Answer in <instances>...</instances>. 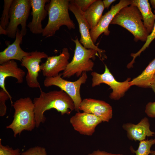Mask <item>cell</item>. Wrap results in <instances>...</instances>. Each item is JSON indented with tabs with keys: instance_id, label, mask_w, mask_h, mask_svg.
Listing matches in <instances>:
<instances>
[{
	"instance_id": "obj_20",
	"label": "cell",
	"mask_w": 155,
	"mask_h": 155,
	"mask_svg": "<svg viewBox=\"0 0 155 155\" xmlns=\"http://www.w3.org/2000/svg\"><path fill=\"white\" fill-rule=\"evenodd\" d=\"M104 9L101 0H96L84 12V16L89 25L91 30L96 26L102 16Z\"/></svg>"
},
{
	"instance_id": "obj_30",
	"label": "cell",
	"mask_w": 155,
	"mask_h": 155,
	"mask_svg": "<svg viewBox=\"0 0 155 155\" xmlns=\"http://www.w3.org/2000/svg\"><path fill=\"white\" fill-rule=\"evenodd\" d=\"M88 155H124L122 154H113L106 152L105 151H101L99 150L94 151L88 154Z\"/></svg>"
},
{
	"instance_id": "obj_29",
	"label": "cell",
	"mask_w": 155,
	"mask_h": 155,
	"mask_svg": "<svg viewBox=\"0 0 155 155\" xmlns=\"http://www.w3.org/2000/svg\"><path fill=\"white\" fill-rule=\"evenodd\" d=\"M145 112L149 117L155 118V102H149L146 104Z\"/></svg>"
},
{
	"instance_id": "obj_10",
	"label": "cell",
	"mask_w": 155,
	"mask_h": 155,
	"mask_svg": "<svg viewBox=\"0 0 155 155\" xmlns=\"http://www.w3.org/2000/svg\"><path fill=\"white\" fill-rule=\"evenodd\" d=\"M48 57L44 52L36 50L31 52L29 55L23 58L21 65L25 67L27 70L26 81L30 88H40L37 79L39 73L41 71L39 64L42 59L47 58Z\"/></svg>"
},
{
	"instance_id": "obj_6",
	"label": "cell",
	"mask_w": 155,
	"mask_h": 155,
	"mask_svg": "<svg viewBox=\"0 0 155 155\" xmlns=\"http://www.w3.org/2000/svg\"><path fill=\"white\" fill-rule=\"evenodd\" d=\"M31 8L30 0H14L9 11V21L6 29L8 36L16 38L18 26L20 25L21 34L24 36L27 33L26 22Z\"/></svg>"
},
{
	"instance_id": "obj_17",
	"label": "cell",
	"mask_w": 155,
	"mask_h": 155,
	"mask_svg": "<svg viewBox=\"0 0 155 155\" xmlns=\"http://www.w3.org/2000/svg\"><path fill=\"white\" fill-rule=\"evenodd\" d=\"M23 36L18 28L15 40L12 44L9 45L3 51L0 52V64L11 60H16L21 62L23 58L29 55L30 52L24 51L21 48Z\"/></svg>"
},
{
	"instance_id": "obj_8",
	"label": "cell",
	"mask_w": 155,
	"mask_h": 155,
	"mask_svg": "<svg viewBox=\"0 0 155 155\" xmlns=\"http://www.w3.org/2000/svg\"><path fill=\"white\" fill-rule=\"evenodd\" d=\"M91 74L92 77V86L94 87L102 83L108 85L112 90L109 95L110 98L112 100L119 99L131 86L130 84V78H128L123 82L117 81L106 65L103 73L99 74L94 71Z\"/></svg>"
},
{
	"instance_id": "obj_35",
	"label": "cell",
	"mask_w": 155,
	"mask_h": 155,
	"mask_svg": "<svg viewBox=\"0 0 155 155\" xmlns=\"http://www.w3.org/2000/svg\"><path fill=\"white\" fill-rule=\"evenodd\" d=\"M150 154V155H155V150H151Z\"/></svg>"
},
{
	"instance_id": "obj_12",
	"label": "cell",
	"mask_w": 155,
	"mask_h": 155,
	"mask_svg": "<svg viewBox=\"0 0 155 155\" xmlns=\"http://www.w3.org/2000/svg\"><path fill=\"white\" fill-rule=\"evenodd\" d=\"M70 54L67 48H64L59 55L49 56L46 61L42 63L40 69L43 75L46 78L55 77L63 71L69 63Z\"/></svg>"
},
{
	"instance_id": "obj_9",
	"label": "cell",
	"mask_w": 155,
	"mask_h": 155,
	"mask_svg": "<svg viewBox=\"0 0 155 155\" xmlns=\"http://www.w3.org/2000/svg\"><path fill=\"white\" fill-rule=\"evenodd\" d=\"M69 10L74 14L78 21L81 36L80 43L86 49L96 51L102 59L106 58L105 50L99 49L93 43L90 36L89 25L84 16L83 12L74 0L70 1Z\"/></svg>"
},
{
	"instance_id": "obj_28",
	"label": "cell",
	"mask_w": 155,
	"mask_h": 155,
	"mask_svg": "<svg viewBox=\"0 0 155 155\" xmlns=\"http://www.w3.org/2000/svg\"><path fill=\"white\" fill-rule=\"evenodd\" d=\"M96 0H74L75 2L78 5L81 10L85 12L90 6Z\"/></svg>"
},
{
	"instance_id": "obj_34",
	"label": "cell",
	"mask_w": 155,
	"mask_h": 155,
	"mask_svg": "<svg viewBox=\"0 0 155 155\" xmlns=\"http://www.w3.org/2000/svg\"><path fill=\"white\" fill-rule=\"evenodd\" d=\"M150 3L152 5V7L155 10V0H150Z\"/></svg>"
},
{
	"instance_id": "obj_31",
	"label": "cell",
	"mask_w": 155,
	"mask_h": 155,
	"mask_svg": "<svg viewBox=\"0 0 155 155\" xmlns=\"http://www.w3.org/2000/svg\"><path fill=\"white\" fill-rule=\"evenodd\" d=\"M115 0H104L102 2L104 8L108 9L111 5L113 2L115 1Z\"/></svg>"
},
{
	"instance_id": "obj_23",
	"label": "cell",
	"mask_w": 155,
	"mask_h": 155,
	"mask_svg": "<svg viewBox=\"0 0 155 155\" xmlns=\"http://www.w3.org/2000/svg\"><path fill=\"white\" fill-rule=\"evenodd\" d=\"M13 0H4L3 9L0 18V26L4 29L7 27L9 21V11Z\"/></svg>"
},
{
	"instance_id": "obj_32",
	"label": "cell",
	"mask_w": 155,
	"mask_h": 155,
	"mask_svg": "<svg viewBox=\"0 0 155 155\" xmlns=\"http://www.w3.org/2000/svg\"><path fill=\"white\" fill-rule=\"evenodd\" d=\"M150 88L152 89L154 92L155 93V74L151 82Z\"/></svg>"
},
{
	"instance_id": "obj_25",
	"label": "cell",
	"mask_w": 155,
	"mask_h": 155,
	"mask_svg": "<svg viewBox=\"0 0 155 155\" xmlns=\"http://www.w3.org/2000/svg\"><path fill=\"white\" fill-rule=\"evenodd\" d=\"M12 97L7 94L3 89L0 90V116H5L7 112V106L5 104L6 101L8 99L10 100L11 105H13Z\"/></svg>"
},
{
	"instance_id": "obj_26",
	"label": "cell",
	"mask_w": 155,
	"mask_h": 155,
	"mask_svg": "<svg viewBox=\"0 0 155 155\" xmlns=\"http://www.w3.org/2000/svg\"><path fill=\"white\" fill-rule=\"evenodd\" d=\"M21 154L19 149H13L8 146L3 145L1 143V139H0V155H21Z\"/></svg>"
},
{
	"instance_id": "obj_22",
	"label": "cell",
	"mask_w": 155,
	"mask_h": 155,
	"mask_svg": "<svg viewBox=\"0 0 155 155\" xmlns=\"http://www.w3.org/2000/svg\"><path fill=\"white\" fill-rule=\"evenodd\" d=\"M155 144V138L140 141L138 149L135 150L132 147L130 150L135 155H149L151 152V148Z\"/></svg>"
},
{
	"instance_id": "obj_14",
	"label": "cell",
	"mask_w": 155,
	"mask_h": 155,
	"mask_svg": "<svg viewBox=\"0 0 155 155\" xmlns=\"http://www.w3.org/2000/svg\"><path fill=\"white\" fill-rule=\"evenodd\" d=\"M79 110L92 114L104 122H108L112 119V106L105 102L91 98L84 99L79 106Z\"/></svg>"
},
{
	"instance_id": "obj_1",
	"label": "cell",
	"mask_w": 155,
	"mask_h": 155,
	"mask_svg": "<svg viewBox=\"0 0 155 155\" xmlns=\"http://www.w3.org/2000/svg\"><path fill=\"white\" fill-rule=\"evenodd\" d=\"M40 94L38 97L34 98L33 102L36 127L38 128L46 120L44 113L46 111L54 108L61 115H69L75 110L74 102L71 97L63 91L53 90L48 92L40 88Z\"/></svg>"
},
{
	"instance_id": "obj_4",
	"label": "cell",
	"mask_w": 155,
	"mask_h": 155,
	"mask_svg": "<svg viewBox=\"0 0 155 155\" xmlns=\"http://www.w3.org/2000/svg\"><path fill=\"white\" fill-rule=\"evenodd\" d=\"M14 112L11 123L6 127L11 129L16 137L24 131H32L36 127L33 101L29 97L21 98L13 103Z\"/></svg>"
},
{
	"instance_id": "obj_3",
	"label": "cell",
	"mask_w": 155,
	"mask_h": 155,
	"mask_svg": "<svg viewBox=\"0 0 155 155\" xmlns=\"http://www.w3.org/2000/svg\"><path fill=\"white\" fill-rule=\"evenodd\" d=\"M142 20V16L137 7L130 5L121 9L110 24L118 25L127 29L133 35L135 42H146L149 34Z\"/></svg>"
},
{
	"instance_id": "obj_7",
	"label": "cell",
	"mask_w": 155,
	"mask_h": 155,
	"mask_svg": "<svg viewBox=\"0 0 155 155\" xmlns=\"http://www.w3.org/2000/svg\"><path fill=\"white\" fill-rule=\"evenodd\" d=\"M62 76V73H59L55 77L46 78L44 81V85L46 87L55 86L59 88L71 97L74 104L75 110L79 112V107L82 101L80 88L81 85L85 84L87 79L86 72H83L78 80L73 82L66 80Z\"/></svg>"
},
{
	"instance_id": "obj_11",
	"label": "cell",
	"mask_w": 155,
	"mask_h": 155,
	"mask_svg": "<svg viewBox=\"0 0 155 155\" xmlns=\"http://www.w3.org/2000/svg\"><path fill=\"white\" fill-rule=\"evenodd\" d=\"M70 122L75 131L81 135L89 136L93 134L96 126L102 121L92 114L79 112L71 117Z\"/></svg>"
},
{
	"instance_id": "obj_33",
	"label": "cell",
	"mask_w": 155,
	"mask_h": 155,
	"mask_svg": "<svg viewBox=\"0 0 155 155\" xmlns=\"http://www.w3.org/2000/svg\"><path fill=\"white\" fill-rule=\"evenodd\" d=\"M0 34L7 35V32L6 29H4L0 26Z\"/></svg>"
},
{
	"instance_id": "obj_21",
	"label": "cell",
	"mask_w": 155,
	"mask_h": 155,
	"mask_svg": "<svg viewBox=\"0 0 155 155\" xmlns=\"http://www.w3.org/2000/svg\"><path fill=\"white\" fill-rule=\"evenodd\" d=\"M155 74V58L140 75L130 81L131 86L135 85L144 88H150Z\"/></svg>"
},
{
	"instance_id": "obj_27",
	"label": "cell",
	"mask_w": 155,
	"mask_h": 155,
	"mask_svg": "<svg viewBox=\"0 0 155 155\" xmlns=\"http://www.w3.org/2000/svg\"><path fill=\"white\" fill-rule=\"evenodd\" d=\"M21 155H47L46 149L43 147L36 146L23 152Z\"/></svg>"
},
{
	"instance_id": "obj_16",
	"label": "cell",
	"mask_w": 155,
	"mask_h": 155,
	"mask_svg": "<svg viewBox=\"0 0 155 155\" xmlns=\"http://www.w3.org/2000/svg\"><path fill=\"white\" fill-rule=\"evenodd\" d=\"M150 126L148 119L145 117L137 124L127 123L123 124L122 127L126 131L129 139L140 141L146 140V137L155 135V132L150 130Z\"/></svg>"
},
{
	"instance_id": "obj_19",
	"label": "cell",
	"mask_w": 155,
	"mask_h": 155,
	"mask_svg": "<svg viewBox=\"0 0 155 155\" xmlns=\"http://www.w3.org/2000/svg\"><path fill=\"white\" fill-rule=\"evenodd\" d=\"M130 5L136 6L142 16L143 24L149 35L152 32L155 23V14L152 11L148 0H132Z\"/></svg>"
},
{
	"instance_id": "obj_13",
	"label": "cell",
	"mask_w": 155,
	"mask_h": 155,
	"mask_svg": "<svg viewBox=\"0 0 155 155\" xmlns=\"http://www.w3.org/2000/svg\"><path fill=\"white\" fill-rule=\"evenodd\" d=\"M131 0H121L115 5H113L110 10L102 16L98 24L94 28L90 31L92 39L94 44L98 38L102 33L108 36L110 31L109 25L116 14L123 8L130 5Z\"/></svg>"
},
{
	"instance_id": "obj_18",
	"label": "cell",
	"mask_w": 155,
	"mask_h": 155,
	"mask_svg": "<svg viewBox=\"0 0 155 155\" xmlns=\"http://www.w3.org/2000/svg\"><path fill=\"white\" fill-rule=\"evenodd\" d=\"M25 72L18 67L17 62L11 60L0 65V87L10 96L11 95L5 86V80L7 77H12L17 80L16 83L21 84L25 75Z\"/></svg>"
},
{
	"instance_id": "obj_24",
	"label": "cell",
	"mask_w": 155,
	"mask_h": 155,
	"mask_svg": "<svg viewBox=\"0 0 155 155\" xmlns=\"http://www.w3.org/2000/svg\"><path fill=\"white\" fill-rule=\"evenodd\" d=\"M154 12L155 13V10H154ZM155 38V23L152 32L148 36L146 41L142 48L136 53H133L131 54V56L133 57V59L132 61L128 64L129 67H133V64L135 62V60L136 58L140 56L142 52L148 47L151 43Z\"/></svg>"
},
{
	"instance_id": "obj_5",
	"label": "cell",
	"mask_w": 155,
	"mask_h": 155,
	"mask_svg": "<svg viewBox=\"0 0 155 155\" xmlns=\"http://www.w3.org/2000/svg\"><path fill=\"white\" fill-rule=\"evenodd\" d=\"M72 40L75 46L74 54L71 61L62 73L63 78H69L74 75L80 77L84 72L92 71L94 63L91 59L94 60L95 56L99 55L96 51L84 47L78 37Z\"/></svg>"
},
{
	"instance_id": "obj_15",
	"label": "cell",
	"mask_w": 155,
	"mask_h": 155,
	"mask_svg": "<svg viewBox=\"0 0 155 155\" xmlns=\"http://www.w3.org/2000/svg\"><path fill=\"white\" fill-rule=\"evenodd\" d=\"M32 11V21L27 25L30 31L34 34H42L43 28L42 22L48 14L45 9L46 4L49 3L48 0H30Z\"/></svg>"
},
{
	"instance_id": "obj_2",
	"label": "cell",
	"mask_w": 155,
	"mask_h": 155,
	"mask_svg": "<svg viewBox=\"0 0 155 155\" xmlns=\"http://www.w3.org/2000/svg\"><path fill=\"white\" fill-rule=\"evenodd\" d=\"M70 0H51L45 5L49 16L48 21L42 33L45 38L54 35L62 26L69 30L75 29V25L69 13Z\"/></svg>"
}]
</instances>
